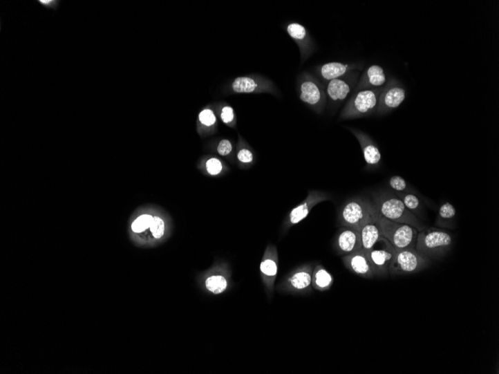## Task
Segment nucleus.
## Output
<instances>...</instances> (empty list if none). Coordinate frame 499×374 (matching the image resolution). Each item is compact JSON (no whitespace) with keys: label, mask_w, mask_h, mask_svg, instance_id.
Masks as SVG:
<instances>
[{"label":"nucleus","mask_w":499,"mask_h":374,"mask_svg":"<svg viewBox=\"0 0 499 374\" xmlns=\"http://www.w3.org/2000/svg\"><path fill=\"white\" fill-rule=\"evenodd\" d=\"M406 98V91L402 84L395 80L388 81L379 97L375 112L377 116H383L399 108Z\"/></svg>","instance_id":"12"},{"label":"nucleus","mask_w":499,"mask_h":374,"mask_svg":"<svg viewBox=\"0 0 499 374\" xmlns=\"http://www.w3.org/2000/svg\"><path fill=\"white\" fill-rule=\"evenodd\" d=\"M456 209L450 203H443L439 209L435 221L440 229H454L455 225Z\"/></svg>","instance_id":"23"},{"label":"nucleus","mask_w":499,"mask_h":374,"mask_svg":"<svg viewBox=\"0 0 499 374\" xmlns=\"http://www.w3.org/2000/svg\"><path fill=\"white\" fill-rule=\"evenodd\" d=\"M373 203L377 211L388 220L408 224L419 231L426 228L408 209L395 192L381 191L373 194Z\"/></svg>","instance_id":"1"},{"label":"nucleus","mask_w":499,"mask_h":374,"mask_svg":"<svg viewBox=\"0 0 499 374\" xmlns=\"http://www.w3.org/2000/svg\"><path fill=\"white\" fill-rule=\"evenodd\" d=\"M384 88V87H383ZM383 88L362 90L354 93L341 111L340 120L364 118L375 114Z\"/></svg>","instance_id":"6"},{"label":"nucleus","mask_w":499,"mask_h":374,"mask_svg":"<svg viewBox=\"0 0 499 374\" xmlns=\"http://www.w3.org/2000/svg\"><path fill=\"white\" fill-rule=\"evenodd\" d=\"M37 3H39L41 6L46 8L53 9V10L57 11L61 2L59 0H38Z\"/></svg>","instance_id":"33"},{"label":"nucleus","mask_w":499,"mask_h":374,"mask_svg":"<svg viewBox=\"0 0 499 374\" xmlns=\"http://www.w3.org/2000/svg\"><path fill=\"white\" fill-rule=\"evenodd\" d=\"M343 263L345 267L356 275L365 279L375 278L373 268L366 252L361 249L353 254L343 256Z\"/></svg>","instance_id":"17"},{"label":"nucleus","mask_w":499,"mask_h":374,"mask_svg":"<svg viewBox=\"0 0 499 374\" xmlns=\"http://www.w3.org/2000/svg\"><path fill=\"white\" fill-rule=\"evenodd\" d=\"M377 221L382 230V236L396 250L413 249L417 244L419 230L408 224L388 220L379 212Z\"/></svg>","instance_id":"5"},{"label":"nucleus","mask_w":499,"mask_h":374,"mask_svg":"<svg viewBox=\"0 0 499 374\" xmlns=\"http://www.w3.org/2000/svg\"><path fill=\"white\" fill-rule=\"evenodd\" d=\"M207 171L209 175L211 176H217L226 172L227 167L223 162L216 158H211L209 160L206 165Z\"/></svg>","instance_id":"28"},{"label":"nucleus","mask_w":499,"mask_h":374,"mask_svg":"<svg viewBox=\"0 0 499 374\" xmlns=\"http://www.w3.org/2000/svg\"><path fill=\"white\" fill-rule=\"evenodd\" d=\"M377 213L378 212L374 218L366 222L359 230L361 237L362 249L365 252L373 249L383 238L382 230L377 221Z\"/></svg>","instance_id":"20"},{"label":"nucleus","mask_w":499,"mask_h":374,"mask_svg":"<svg viewBox=\"0 0 499 374\" xmlns=\"http://www.w3.org/2000/svg\"><path fill=\"white\" fill-rule=\"evenodd\" d=\"M431 265V259L415 248L396 250L389 269L390 276L419 273Z\"/></svg>","instance_id":"8"},{"label":"nucleus","mask_w":499,"mask_h":374,"mask_svg":"<svg viewBox=\"0 0 499 374\" xmlns=\"http://www.w3.org/2000/svg\"><path fill=\"white\" fill-rule=\"evenodd\" d=\"M220 119L223 123L234 127L236 125V115L234 110L229 106H225L220 110Z\"/></svg>","instance_id":"30"},{"label":"nucleus","mask_w":499,"mask_h":374,"mask_svg":"<svg viewBox=\"0 0 499 374\" xmlns=\"http://www.w3.org/2000/svg\"><path fill=\"white\" fill-rule=\"evenodd\" d=\"M150 230L153 236L156 239H161L164 234L165 226L163 220L158 217L154 216L152 220Z\"/></svg>","instance_id":"29"},{"label":"nucleus","mask_w":499,"mask_h":374,"mask_svg":"<svg viewBox=\"0 0 499 374\" xmlns=\"http://www.w3.org/2000/svg\"><path fill=\"white\" fill-rule=\"evenodd\" d=\"M357 138L362 149L366 169L375 170L381 165L382 153L370 136L357 129L347 128Z\"/></svg>","instance_id":"15"},{"label":"nucleus","mask_w":499,"mask_h":374,"mask_svg":"<svg viewBox=\"0 0 499 374\" xmlns=\"http://www.w3.org/2000/svg\"><path fill=\"white\" fill-rule=\"evenodd\" d=\"M377 211L373 201L363 196L348 200L338 212L337 225L359 230L364 224L375 216Z\"/></svg>","instance_id":"2"},{"label":"nucleus","mask_w":499,"mask_h":374,"mask_svg":"<svg viewBox=\"0 0 499 374\" xmlns=\"http://www.w3.org/2000/svg\"><path fill=\"white\" fill-rule=\"evenodd\" d=\"M279 257L276 246L270 245L265 249L261 264V273L267 297L274 293L275 280L279 273Z\"/></svg>","instance_id":"13"},{"label":"nucleus","mask_w":499,"mask_h":374,"mask_svg":"<svg viewBox=\"0 0 499 374\" xmlns=\"http://www.w3.org/2000/svg\"><path fill=\"white\" fill-rule=\"evenodd\" d=\"M237 160L242 168L251 167L254 162V155L251 148L240 139L237 151Z\"/></svg>","instance_id":"25"},{"label":"nucleus","mask_w":499,"mask_h":374,"mask_svg":"<svg viewBox=\"0 0 499 374\" xmlns=\"http://www.w3.org/2000/svg\"><path fill=\"white\" fill-rule=\"evenodd\" d=\"M335 283V278L322 265L317 264L314 267L312 276V286L318 292L329 291Z\"/></svg>","instance_id":"22"},{"label":"nucleus","mask_w":499,"mask_h":374,"mask_svg":"<svg viewBox=\"0 0 499 374\" xmlns=\"http://www.w3.org/2000/svg\"><path fill=\"white\" fill-rule=\"evenodd\" d=\"M315 265L314 263H306L294 268L277 286V291L292 295H305L311 293L312 271Z\"/></svg>","instance_id":"7"},{"label":"nucleus","mask_w":499,"mask_h":374,"mask_svg":"<svg viewBox=\"0 0 499 374\" xmlns=\"http://www.w3.org/2000/svg\"><path fill=\"white\" fill-rule=\"evenodd\" d=\"M366 254L370 261L375 278H386L390 276L389 269L396 250L389 241L383 237L373 249L366 252Z\"/></svg>","instance_id":"10"},{"label":"nucleus","mask_w":499,"mask_h":374,"mask_svg":"<svg viewBox=\"0 0 499 374\" xmlns=\"http://www.w3.org/2000/svg\"><path fill=\"white\" fill-rule=\"evenodd\" d=\"M330 194L318 190H310L307 198L294 207L283 222L282 232L285 234L294 226L306 219L312 209L318 204L330 200Z\"/></svg>","instance_id":"9"},{"label":"nucleus","mask_w":499,"mask_h":374,"mask_svg":"<svg viewBox=\"0 0 499 374\" xmlns=\"http://www.w3.org/2000/svg\"><path fill=\"white\" fill-rule=\"evenodd\" d=\"M408 209L415 217L419 219L423 217L424 205L417 194L413 193L396 194Z\"/></svg>","instance_id":"24"},{"label":"nucleus","mask_w":499,"mask_h":374,"mask_svg":"<svg viewBox=\"0 0 499 374\" xmlns=\"http://www.w3.org/2000/svg\"><path fill=\"white\" fill-rule=\"evenodd\" d=\"M217 152L219 155L227 157L234 153V145L227 139L221 140L217 147Z\"/></svg>","instance_id":"32"},{"label":"nucleus","mask_w":499,"mask_h":374,"mask_svg":"<svg viewBox=\"0 0 499 374\" xmlns=\"http://www.w3.org/2000/svg\"><path fill=\"white\" fill-rule=\"evenodd\" d=\"M360 71L348 73L346 76L328 82L326 91L331 107L339 106L347 99L357 85Z\"/></svg>","instance_id":"11"},{"label":"nucleus","mask_w":499,"mask_h":374,"mask_svg":"<svg viewBox=\"0 0 499 374\" xmlns=\"http://www.w3.org/2000/svg\"><path fill=\"white\" fill-rule=\"evenodd\" d=\"M390 189L395 194L399 193H413L415 192V189L406 182L402 176H393L389 181Z\"/></svg>","instance_id":"26"},{"label":"nucleus","mask_w":499,"mask_h":374,"mask_svg":"<svg viewBox=\"0 0 499 374\" xmlns=\"http://www.w3.org/2000/svg\"><path fill=\"white\" fill-rule=\"evenodd\" d=\"M334 249L339 256H346L362 249L361 237L358 230L340 227L334 241Z\"/></svg>","instance_id":"14"},{"label":"nucleus","mask_w":499,"mask_h":374,"mask_svg":"<svg viewBox=\"0 0 499 374\" xmlns=\"http://www.w3.org/2000/svg\"><path fill=\"white\" fill-rule=\"evenodd\" d=\"M364 68L362 64H345L341 62H329L320 65L315 70L317 76L325 82H330L346 76L354 71H361Z\"/></svg>","instance_id":"18"},{"label":"nucleus","mask_w":499,"mask_h":374,"mask_svg":"<svg viewBox=\"0 0 499 374\" xmlns=\"http://www.w3.org/2000/svg\"><path fill=\"white\" fill-rule=\"evenodd\" d=\"M153 216L150 214H142L132 223V230L135 233H142L150 229Z\"/></svg>","instance_id":"27"},{"label":"nucleus","mask_w":499,"mask_h":374,"mask_svg":"<svg viewBox=\"0 0 499 374\" xmlns=\"http://www.w3.org/2000/svg\"><path fill=\"white\" fill-rule=\"evenodd\" d=\"M200 122L206 127H212L216 124V116L214 112L210 109H205L199 115Z\"/></svg>","instance_id":"31"},{"label":"nucleus","mask_w":499,"mask_h":374,"mask_svg":"<svg viewBox=\"0 0 499 374\" xmlns=\"http://www.w3.org/2000/svg\"><path fill=\"white\" fill-rule=\"evenodd\" d=\"M286 31L299 46L301 63L306 62L316 49L315 44L306 27L299 23H291L286 26Z\"/></svg>","instance_id":"16"},{"label":"nucleus","mask_w":499,"mask_h":374,"mask_svg":"<svg viewBox=\"0 0 499 374\" xmlns=\"http://www.w3.org/2000/svg\"><path fill=\"white\" fill-rule=\"evenodd\" d=\"M297 90L299 99L317 115L323 114L328 104L326 87L320 80L308 72L302 73L298 78Z\"/></svg>","instance_id":"4"},{"label":"nucleus","mask_w":499,"mask_h":374,"mask_svg":"<svg viewBox=\"0 0 499 374\" xmlns=\"http://www.w3.org/2000/svg\"><path fill=\"white\" fill-rule=\"evenodd\" d=\"M387 82L384 68L379 66V65H372L360 75L354 92L383 88L386 86Z\"/></svg>","instance_id":"19"},{"label":"nucleus","mask_w":499,"mask_h":374,"mask_svg":"<svg viewBox=\"0 0 499 374\" xmlns=\"http://www.w3.org/2000/svg\"><path fill=\"white\" fill-rule=\"evenodd\" d=\"M230 272L226 264L220 265L218 273L210 276L206 281L208 291L214 294H220L227 291L229 284Z\"/></svg>","instance_id":"21"},{"label":"nucleus","mask_w":499,"mask_h":374,"mask_svg":"<svg viewBox=\"0 0 499 374\" xmlns=\"http://www.w3.org/2000/svg\"><path fill=\"white\" fill-rule=\"evenodd\" d=\"M451 234L440 228H424L419 231L415 249L429 259H440L451 250Z\"/></svg>","instance_id":"3"}]
</instances>
